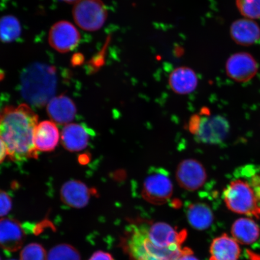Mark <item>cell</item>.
<instances>
[{
  "label": "cell",
  "mask_w": 260,
  "mask_h": 260,
  "mask_svg": "<svg viewBox=\"0 0 260 260\" xmlns=\"http://www.w3.org/2000/svg\"><path fill=\"white\" fill-rule=\"evenodd\" d=\"M38 116L25 104L7 106L0 114V137L5 142L8 155L13 161L38 158L34 135Z\"/></svg>",
  "instance_id": "cell-1"
},
{
  "label": "cell",
  "mask_w": 260,
  "mask_h": 260,
  "mask_svg": "<svg viewBox=\"0 0 260 260\" xmlns=\"http://www.w3.org/2000/svg\"><path fill=\"white\" fill-rule=\"evenodd\" d=\"M57 83L56 68L45 63H32L21 74V94L30 105L42 107L53 99Z\"/></svg>",
  "instance_id": "cell-2"
},
{
  "label": "cell",
  "mask_w": 260,
  "mask_h": 260,
  "mask_svg": "<svg viewBox=\"0 0 260 260\" xmlns=\"http://www.w3.org/2000/svg\"><path fill=\"white\" fill-rule=\"evenodd\" d=\"M121 244L130 260H176L184 249L162 248L155 245L146 235L144 223L130 225Z\"/></svg>",
  "instance_id": "cell-3"
},
{
  "label": "cell",
  "mask_w": 260,
  "mask_h": 260,
  "mask_svg": "<svg viewBox=\"0 0 260 260\" xmlns=\"http://www.w3.org/2000/svg\"><path fill=\"white\" fill-rule=\"evenodd\" d=\"M223 200L233 212L259 218L260 207L248 181L240 179L232 181L223 191Z\"/></svg>",
  "instance_id": "cell-4"
},
{
  "label": "cell",
  "mask_w": 260,
  "mask_h": 260,
  "mask_svg": "<svg viewBox=\"0 0 260 260\" xmlns=\"http://www.w3.org/2000/svg\"><path fill=\"white\" fill-rule=\"evenodd\" d=\"M73 15L79 27L84 30L95 31L105 25L108 13L101 0H78L75 3Z\"/></svg>",
  "instance_id": "cell-5"
},
{
  "label": "cell",
  "mask_w": 260,
  "mask_h": 260,
  "mask_svg": "<svg viewBox=\"0 0 260 260\" xmlns=\"http://www.w3.org/2000/svg\"><path fill=\"white\" fill-rule=\"evenodd\" d=\"M173 184L168 172L157 169L145 179L142 196L149 203L162 205L168 202L173 194Z\"/></svg>",
  "instance_id": "cell-6"
},
{
  "label": "cell",
  "mask_w": 260,
  "mask_h": 260,
  "mask_svg": "<svg viewBox=\"0 0 260 260\" xmlns=\"http://www.w3.org/2000/svg\"><path fill=\"white\" fill-rule=\"evenodd\" d=\"M144 223L149 239L160 248H181L187 239L186 230H178L165 222Z\"/></svg>",
  "instance_id": "cell-7"
},
{
  "label": "cell",
  "mask_w": 260,
  "mask_h": 260,
  "mask_svg": "<svg viewBox=\"0 0 260 260\" xmlns=\"http://www.w3.org/2000/svg\"><path fill=\"white\" fill-rule=\"evenodd\" d=\"M80 40L79 30L69 21H58L49 31V44L58 53H66L74 50Z\"/></svg>",
  "instance_id": "cell-8"
},
{
  "label": "cell",
  "mask_w": 260,
  "mask_h": 260,
  "mask_svg": "<svg viewBox=\"0 0 260 260\" xmlns=\"http://www.w3.org/2000/svg\"><path fill=\"white\" fill-rule=\"evenodd\" d=\"M179 186L184 190L195 191L206 183L207 175L206 169L195 159H186L178 165L175 174Z\"/></svg>",
  "instance_id": "cell-9"
},
{
  "label": "cell",
  "mask_w": 260,
  "mask_h": 260,
  "mask_svg": "<svg viewBox=\"0 0 260 260\" xmlns=\"http://www.w3.org/2000/svg\"><path fill=\"white\" fill-rule=\"evenodd\" d=\"M229 131V123L223 116L206 117L201 119L195 138L203 144H220L226 138Z\"/></svg>",
  "instance_id": "cell-10"
},
{
  "label": "cell",
  "mask_w": 260,
  "mask_h": 260,
  "mask_svg": "<svg viewBox=\"0 0 260 260\" xmlns=\"http://www.w3.org/2000/svg\"><path fill=\"white\" fill-rule=\"evenodd\" d=\"M226 71L228 76L237 82H247L257 73L258 64L251 54L241 52L234 54L229 58Z\"/></svg>",
  "instance_id": "cell-11"
},
{
  "label": "cell",
  "mask_w": 260,
  "mask_h": 260,
  "mask_svg": "<svg viewBox=\"0 0 260 260\" xmlns=\"http://www.w3.org/2000/svg\"><path fill=\"white\" fill-rule=\"evenodd\" d=\"M25 233L17 220L11 218L0 219V247L6 251L16 252L21 248Z\"/></svg>",
  "instance_id": "cell-12"
},
{
  "label": "cell",
  "mask_w": 260,
  "mask_h": 260,
  "mask_svg": "<svg viewBox=\"0 0 260 260\" xmlns=\"http://www.w3.org/2000/svg\"><path fill=\"white\" fill-rule=\"evenodd\" d=\"M93 191L82 182L70 180L66 182L60 190L61 201L67 206L81 209L88 204Z\"/></svg>",
  "instance_id": "cell-13"
},
{
  "label": "cell",
  "mask_w": 260,
  "mask_h": 260,
  "mask_svg": "<svg viewBox=\"0 0 260 260\" xmlns=\"http://www.w3.org/2000/svg\"><path fill=\"white\" fill-rule=\"evenodd\" d=\"M230 35L236 44L250 46L259 40L260 27L253 19H239L231 25Z\"/></svg>",
  "instance_id": "cell-14"
},
{
  "label": "cell",
  "mask_w": 260,
  "mask_h": 260,
  "mask_svg": "<svg viewBox=\"0 0 260 260\" xmlns=\"http://www.w3.org/2000/svg\"><path fill=\"white\" fill-rule=\"evenodd\" d=\"M47 112L54 123L65 125L74 120L76 115L77 108L70 98L61 95L54 97L48 103Z\"/></svg>",
  "instance_id": "cell-15"
},
{
  "label": "cell",
  "mask_w": 260,
  "mask_h": 260,
  "mask_svg": "<svg viewBox=\"0 0 260 260\" xmlns=\"http://www.w3.org/2000/svg\"><path fill=\"white\" fill-rule=\"evenodd\" d=\"M91 133L86 126L70 123L61 132V143L64 148L71 152L80 151L88 145Z\"/></svg>",
  "instance_id": "cell-16"
},
{
  "label": "cell",
  "mask_w": 260,
  "mask_h": 260,
  "mask_svg": "<svg viewBox=\"0 0 260 260\" xmlns=\"http://www.w3.org/2000/svg\"><path fill=\"white\" fill-rule=\"evenodd\" d=\"M240 252L238 242L226 234L216 237L210 247V260H239Z\"/></svg>",
  "instance_id": "cell-17"
},
{
  "label": "cell",
  "mask_w": 260,
  "mask_h": 260,
  "mask_svg": "<svg viewBox=\"0 0 260 260\" xmlns=\"http://www.w3.org/2000/svg\"><path fill=\"white\" fill-rule=\"evenodd\" d=\"M198 76L190 68L181 67L175 68L169 77V84L174 92L187 95L197 89Z\"/></svg>",
  "instance_id": "cell-18"
},
{
  "label": "cell",
  "mask_w": 260,
  "mask_h": 260,
  "mask_svg": "<svg viewBox=\"0 0 260 260\" xmlns=\"http://www.w3.org/2000/svg\"><path fill=\"white\" fill-rule=\"evenodd\" d=\"M59 131L56 123L45 121L38 124L34 135V144L38 151L49 152L56 148L59 141Z\"/></svg>",
  "instance_id": "cell-19"
},
{
  "label": "cell",
  "mask_w": 260,
  "mask_h": 260,
  "mask_svg": "<svg viewBox=\"0 0 260 260\" xmlns=\"http://www.w3.org/2000/svg\"><path fill=\"white\" fill-rule=\"evenodd\" d=\"M233 238L242 245H251L260 236V229L254 220L249 218H240L232 227Z\"/></svg>",
  "instance_id": "cell-20"
},
{
  "label": "cell",
  "mask_w": 260,
  "mask_h": 260,
  "mask_svg": "<svg viewBox=\"0 0 260 260\" xmlns=\"http://www.w3.org/2000/svg\"><path fill=\"white\" fill-rule=\"evenodd\" d=\"M188 222L194 229L206 230L212 225L214 215L207 204L197 203L191 204L187 211Z\"/></svg>",
  "instance_id": "cell-21"
},
{
  "label": "cell",
  "mask_w": 260,
  "mask_h": 260,
  "mask_svg": "<svg viewBox=\"0 0 260 260\" xmlns=\"http://www.w3.org/2000/svg\"><path fill=\"white\" fill-rule=\"evenodd\" d=\"M21 34L20 22L15 16L6 15L0 18V41L11 43L18 40Z\"/></svg>",
  "instance_id": "cell-22"
},
{
  "label": "cell",
  "mask_w": 260,
  "mask_h": 260,
  "mask_svg": "<svg viewBox=\"0 0 260 260\" xmlns=\"http://www.w3.org/2000/svg\"><path fill=\"white\" fill-rule=\"evenodd\" d=\"M47 260H81V258L79 252L74 247L68 244H60L50 250Z\"/></svg>",
  "instance_id": "cell-23"
},
{
  "label": "cell",
  "mask_w": 260,
  "mask_h": 260,
  "mask_svg": "<svg viewBox=\"0 0 260 260\" xmlns=\"http://www.w3.org/2000/svg\"><path fill=\"white\" fill-rule=\"evenodd\" d=\"M237 9L246 18H260V0H236Z\"/></svg>",
  "instance_id": "cell-24"
},
{
  "label": "cell",
  "mask_w": 260,
  "mask_h": 260,
  "mask_svg": "<svg viewBox=\"0 0 260 260\" xmlns=\"http://www.w3.org/2000/svg\"><path fill=\"white\" fill-rule=\"evenodd\" d=\"M48 254L40 244L32 243L25 246L20 253V260H47Z\"/></svg>",
  "instance_id": "cell-25"
},
{
  "label": "cell",
  "mask_w": 260,
  "mask_h": 260,
  "mask_svg": "<svg viewBox=\"0 0 260 260\" xmlns=\"http://www.w3.org/2000/svg\"><path fill=\"white\" fill-rule=\"evenodd\" d=\"M12 207V201L6 191L0 190V217H4L9 213Z\"/></svg>",
  "instance_id": "cell-26"
},
{
  "label": "cell",
  "mask_w": 260,
  "mask_h": 260,
  "mask_svg": "<svg viewBox=\"0 0 260 260\" xmlns=\"http://www.w3.org/2000/svg\"><path fill=\"white\" fill-rule=\"evenodd\" d=\"M254 191L256 200L260 207V174L253 175L251 178V181L249 182Z\"/></svg>",
  "instance_id": "cell-27"
},
{
  "label": "cell",
  "mask_w": 260,
  "mask_h": 260,
  "mask_svg": "<svg viewBox=\"0 0 260 260\" xmlns=\"http://www.w3.org/2000/svg\"><path fill=\"white\" fill-rule=\"evenodd\" d=\"M176 260H199L193 254L192 250L188 247H184L183 251Z\"/></svg>",
  "instance_id": "cell-28"
},
{
  "label": "cell",
  "mask_w": 260,
  "mask_h": 260,
  "mask_svg": "<svg viewBox=\"0 0 260 260\" xmlns=\"http://www.w3.org/2000/svg\"><path fill=\"white\" fill-rule=\"evenodd\" d=\"M89 260H115L109 253L102 251H97L93 253Z\"/></svg>",
  "instance_id": "cell-29"
},
{
  "label": "cell",
  "mask_w": 260,
  "mask_h": 260,
  "mask_svg": "<svg viewBox=\"0 0 260 260\" xmlns=\"http://www.w3.org/2000/svg\"><path fill=\"white\" fill-rule=\"evenodd\" d=\"M6 155H8L7 149H6L5 142L0 137V164L4 161Z\"/></svg>",
  "instance_id": "cell-30"
},
{
  "label": "cell",
  "mask_w": 260,
  "mask_h": 260,
  "mask_svg": "<svg viewBox=\"0 0 260 260\" xmlns=\"http://www.w3.org/2000/svg\"><path fill=\"white\" fill-rule=\"evenodd\" d=\"M61 1L67 2L68 3H76L78 1V0H61Z\"/></svg>",
  "instance_id": "cell-31"
},
{
  "label": "cell",
  "mask_w": 260,
  "mask_h": 260,
  "mask_svg": "<svg viewBox=\"0 0 260 260\" xmlns=\"http://www.w3.org/2000/svg\"><path fill=\"white\" fill-rule=\"evenodd\" d=\"M0 260H1V258H0Z\"/></svg>",
  "instance_id": "cell-32"
},
{
  "label": "cell",
  "mask_w": 260,
  "mask_h": 260,
  "mask_svg": "<svg viewBox=\"0 0 260 260\" xmlns=\"http://www.w3.org/2000/svg\"><path fill=\"white\" fill-rule=\"evenodd\" d=\"M11 260H15V259H11Z\"/></svg>",
  "instance_id": "cell-33"
}]
</instances>
